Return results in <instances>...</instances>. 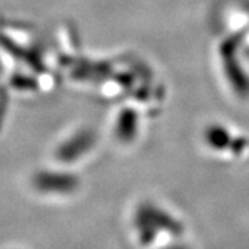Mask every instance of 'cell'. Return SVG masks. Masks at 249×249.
<instances>
[{
    "instance_id": "6da1fadb",
    "label": "cell",
    "mask_w": 249,
    "mask_h": 249,
    "mask_svg": "<svg viewBox=\"0 0 249 249\" xmlns=\"http://www.w3.org/2000/svg\"><path fill=\"white\" fill-rule=\"evenodd\" d=\"M35 186L37 190L53 194L71 193L76 187V178L71 175L55 173V172H42L35 176Z\"/></svg>"
}]
</instances>
